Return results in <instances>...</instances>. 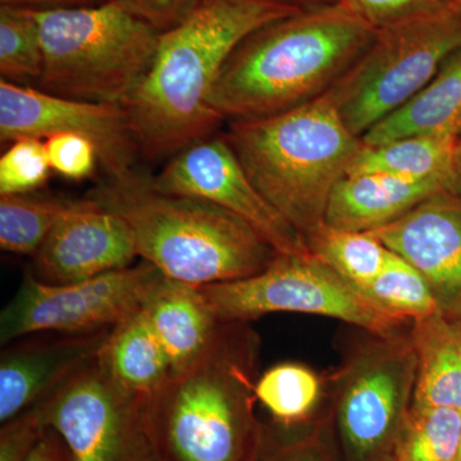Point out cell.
Here are the masks:
<instances>
[{
	"label": "cell",
	"mask_w": 461,
	"mask_h": 461,
	"mask_svg": "<svg viewBox=\"0 0 461 461\" xmlns=\"http://www.w3.org/2000/svg\"><path fill=\"white\" fill-rule=\"evenodd\" d=\"M375 29L451 9V0H341Z\"/></svg>",
	"instance_id": "4dcf8cb0"
},
{
	"label": "cell",
	"mask_w": 461,
	"mask_h": 461,
	"mask_svg": "<svg viewBox=\"0 0 461 461\" xmlns=\"http://www.w3.org/2000/svg\"><path fill=\"white\" fill-rule=\"evenodd\" d=\"M254 461H333L313 437H264Z\"/></svg>",
	"instance_id": "d6a6232c"
},
{
	"label": "cell",
	"mask_w": 461,
	"mask_h": 461,
	"mask_svg": "<svg viewBox=\"0 0 461 461\" xmlns=\"http://www.w3.org/2000/svg\"><path fill=\"white\" fill-rule=\"evenodd\" d=\"M87 198L129 223L144 262L193 286L250 277L278 256L242 218L205 200L160 193L139 172L103 182Z\"/></svg>",
	"instance_id": "5b68a950"
},
{
	"label": "cell",
	"mask_w": 461,
	"mask_h": 461,
	"mask_svg": "<svg viewBox=\"0 0 461 461\" xmlns=\"http://www.w3.org/2000/svg\"><path fill=\"white\" fill-rule=\"evenodd\" d=\"M412 348L417 375L411 409L461 411V342L444 315L415 321Z\"/></svg>",
	"instance_id": "44dd1931"
},
{
	"label": "cell",
	"mask_w": 461,
	"mask_h": 461,
	"mask_svg": "<svg viewBox=\"0 0 461 461\" xmlns=\"http://www.w3.org/2000/svg\"><path fill=\"white\" fill-rule=\"evenodd\" d=\"M382 461H393V455H390V456L386 457V459Z\"/></svg>",
	"instance_id": "60d3db41"
},
{
	"label": "cell",
	"mask_w": 461,
	"mask_h": 461,
	"mask_svg": "<svg viewBox=\"0 0 461 461\" xmlns=\"http://www.w3.org/2000/svg\"><path fill=\"white\" fill-rule=\"evenodd\" d=\"M26 461H74L62 437L47 429Z\"/></svg>",
	"instance_id": "e575fe53"
},
{
	"label": "cell",
	"mask_w": 461,
	"mask_h": 461,
	"mask_svg": "<svg viewBox=\"0 0 461 461\" xmlns=\"http://www.w3.org/2000/svg\"><path fill=\"white\" fill-rule=\"evenodd\" d=\"M320 395V379L311 369L295 363L272 366L256 384L257 399L282 424L304 420Z\"/></svg>",
	"instance_id": "83f0119b"
},
{
	"label": "cell",
	"mask_w": 461,
	"mask_h": 461,
	"mask_svg": "<svg viewBox=\"0 0 461 461\" xmlns=\"http://www.w3.org/2000/svg\"><path fill=\"white\" fill-rule=\"evenodd\" d=\"M32 12L44 56L38 87L48 93L121 105L156 56L160 32L123 0Z\"/></svg>",
	"instance_id": "8992f818"
},
{
	"label": "cell",
	"mask_w": 461,
	"mask_h": 461,
	"mask_svg": "<svg viewBox=\"0 0 461 461\" xmlns=\"http://www.w3.org/2000/svg\"><path fill=\"white\" fill-rule=\"evenodd\" d=\"M369 232L426 278L446 320H461L459 194L441 191Z\"/></svg>",
	"instance_id": "5bb4252c"
},
{
	"label": "cell",
	"mask_w": 461,
	"mask_h": 461,
	"mask_svg": "<svg viewBox=\"0 0 461 461\" xmlns=\"http://www.w3.org/2000/svg\"><path fill=\"white\" fill-rule=\"evenodd\" d=\"M445 190L448 182L444 180H409L384 173L346 175L330 195L326 224L375 230Z\"/></svg>",
	"instance_id": "e0dca14e"
},
{
	"label": "cell",
	"mask_w": 461,
	"mask_h": 461,
	"mask_svg": "<svg viewBox=\"0 0 461 461\" xmlns=\"http://www.w3.org/2000/svg\"><path fill=\"white\" fill-rule=\"evenodd\" d=\"M130 8L163 32L186 16L198 0H123Z\"/></svg>",
	"instance_id": "836d02e7"
},
{
	"label": "cell",
	"mask_w": 461,
	"mask_h": 461,
	"mask_svg": "<svg viewBox=\"0 0 461 461\" xmlns=\"http://www.w3.org/2000/svg\"><path fill=\"white\" fill-rule=\"evenodd\" d=\"M461 133V50L445 60L435 77L411 100L362 136L377 145L411 135Z\"/></svg>",
	"instance_id": "d6986e66"
},
{
	"label": "cell",
	"mask_w": 461,
	"mask_h": 461,
	"mask_svg": "<svg viewBox=\"0 0 461 461\" xmlns=\"http://www.w3.org/2000/svg\"><path fill=\"white\" fill-rule=\"evenodd\" d=\"M450 191L461 195V133L457 136L456 148L453 163V173H451Z\"/></svg>",
	"instance_id": "8d00e7d4"
},
{
	"label": "cell",
	"mask_w": 461,
	"mask_h": 461,
	"mask_svg": "<svg viewBox=\"0 0 461 461\" xmlns=\"http://www.w3.org/2000/svg\"><path fill=\"white\" fill-rule=\"evenodd\" d=\"M460 441V411L411 409L393 447V461H455Z\"/></svg>",
	"instance_id": "d4e9b609"
},
{
	"label": "cell",
	"mask_w": 461,
	"mask_h": 461,
	"mask_svg": "<svg viewBox=\"0 0 461 461\" xmlns=\"http://www.w3.org/2000/svg\"><path fill=\"white\" fill-rule=\"evenodd\" d=\"M78 200L41 194L0 195V248L32 256Z\"/></svg>",
	"instance_id": "cb8c5ba5"
},
{
	"label": "cell",
	"mask_w": 461,
	"mask_h": 461,
	"mask_svg": "<svg viewBox=\"0 0 461 461\" xmlns=\"http://www.w3.org/2000/svg\"><path fill=\"white\" fill-rule=\"evenodd\" d=\"M309 251L359 290L386 266L390 249L369 230L338 229L324 223L306 239Z\"/></svg>",
	"instance_id": "603a6c76"
},
{
	"label": "cell",
	"mask_w": 461,
	"mask_h": 461,
	"mask_svg": "<svg viewBox=\"0 0 461 461\" xmlns=\"http://www.w3.org/2000/svg\"><path fill=\"white\" fill-rule=\"evenodd\" d=\"M257 339L245 321H221L198 359L149 397L151 432L166 461H254Z\"/></svg>",
	"instance_id": "3957f363"
},
{
	"label": "cell",
	"mask_w": 461,
	"mask_h": 461,
	"mask_svg": "<svg viewBox=\"0 0 461 461\" xmlns=\"http://www.w3.org/2000/svg\"><path fill=\"white\" fill-rule=\"evenodd\" d=\"M99 362L118 386L148 399L173 373L162 342L141 312L111 330L100 350Z\"/></svg>",
	"instance_id": "ffe728a7"
},
{
	"label": "cell",
	"mask_w": 461,
	"mask_h": 461,
	"mask_svg": "<svg viewBox=\"0 0 461 461\" xmlns=\"http://www.w3.org/2000/svg\"><path fill=\"white\" fill-rule=\"evenodd\" d=\"M107 0H0L2 5L29 9H58L86 7L100 5Z\"/></svg>",
	"instance_id": "d590c367"
},
{
	"label": "cell",
	"mask_w": 461,
	"mask_h": 461,
	"mask_svg": "<svg viewBox=\"0 0 461 461\" xmlns=\"http://www.w3.org/2000/svg\"><path fill=\"white\" fill-rule=\"evenodd\" d=\"M47 427L36 408L21 412L2 423L0 429V461H26Z\"/></svg>",
	"instance_id": "1f68e13d"
},
{
	"label": "cell",
	"mask_w": 461,
	"mask_h": 461,
	"mask_svg": "<svg viewBox=\"0 0 461 461\" xmlns=\"http://www.w3.org/2000/svg\"><path fill=\"white\" fill-rule=\"evenodd\" d=\"M76 133L89 139L98 150L99 166L107 180L136 175L141 156L120 104L65 98L35 86L0 81V140L50 138Z\"/></svg>",
	"instance_id": "8fae6325"
},
{
	"label": "cell",
	"mask_w": 461,
	"mask_h": 461,
	"mask_svg": "<svg viewBox=\"0 0 461 461\" xmlns=\"http://www.w3.org/2000/svg\"><path fill=\"white\" fill-rule=\"evenodd\" d=\"M220 321H247L271 313L336 318L381 336L406 320L388 313L313 254H278L264 271L200 287Z\"/></svg>",
	"instance_id": "ba28073f"
},
{
	"label": "cell",
	"mask_w": 461,
	"mask_h": 461,
	"mask_svg": "<svg viewBox=\"0 0 461 461\" xmlns=\"http://www.w3.org/2000/svg\"><path fill=\"white\" fill-rule=\"evenodd\" d=\"M456 136L411 135L363 144L348 175L384 173L409 180H444L450 190Z\"/></svg>",
	"instance_id": "7402d4cb"
},
{
	"label": "cell",
	"mask_w": 461,
	"mask_h": 461,
	"mask_svg": "<svg viewBox=\"0 0 461 461\" xmlns=\"http://www.w3.org/2000/svg\"><path fill=\"white\" fill-rule=\"evenodd\" d=\"M417 357L409 344L377 348L360 357L344 384L339 427L353 461H382L393 455L414 393Z\"/></svg>",
	"instance_id": "7c38bea8"
},
{
	"label": "cell",
	"mask_w": 461,
	"mask_h": 461,
	"mask_svg": "<svg viewBox=\"0 0 461 461\" xmlns=\"http://www.w3.org/2000/svg\"><path fill=\"white\" fill-rule=\"evenodd\" d=\"M455 461H461V441H460V446H459V451H457L456 460H455Z\"/></svg>",
	"instance_id": "ab89813d"
},
{
	"label": "cell",
	"mask_w": 461,
	"mask_h": 461,
	"mask_svg": "<svg viewBox=\"0 0 461 461\" xmlns=\"http://www.w3.org/2000/svg\"><path fill=\"white\" fill-rule=\"evenodd\" d=\"M150 182L160 193L205 200L238 215L281 256L311 254L304 239L254 186L223 135L184 149Z\"/></svg>",
	"instance_id": "4fadbf2b"
},
{
	"label": "cell",
	"mask_w": 461,
	"mask_h": 461,
	"mask_svg": "<svg viewBox=\"0 0 461 461\" xmlns=\"http://www.w3.org/2000/svg\"><path fill=\"white\" fill-rule=\"evenodd\" d=\"M451 11L461 14V0H451Z\"/></svg>",
	"instance_id": "f35d334b"
},
{
	"label": "cell",
	"mask_w": 461,
	"mask_h": 461,
	"mask_svg": "<svg viewBox=\"0 0 461 461\" xmlns=\"http://www.w3.org/2000/svg\"><path fill=\"white\" fill-rule=\"evenodd\" d=\"M377 29L344 2L302 11L248 36L227 59L211 104L223 120L286 112L329 91Z\"/></svg>",
	"instance_id": "7a4b0ae2"
},
{
	"label": "cell",
	"mask_w": 461,
	"mask_h": 461,
	"mask_svg": "<svg viewBox=\"0 0 461 461\" xmlns=\"http://www.w3.org/2000/svg\"><path fill=\"white\" fill-rule=\"evenodd\" d=\"M111 330L35 333L3 345L0 421L5 423L29 411L65 386L99 357Z\"/></svg>",
	"instance_id": "2e32d148"
},
{
	"label": "cell",
	"mask_w": 461,
	"mask_h": 461,
	"mask_svg": "<svg viewBox=\"0 0 461 461\" xmlns=\"http://www.w3.org/2000/svg\"><path fill=\"white\" fill-rule=\"evenodd\" d=\"M140 312L162 342L173 373L198 359L221 324L200 287L166 276L149 294Z\"/></svg>",
	"instance_id": "ac0fdd59"
},
{
	"label": "cell",
	"mask_w": 461,
	"mask_h": 461,
	"mask_svg": "<svg viewBox=\"0 0 461 461\" xmlns=\"http://www.w3.org/2000/svg\"><path fill=\"white\" fill-rule=\"evenodd\" d=\"M50 172L44 140L25 138L11 142L0 157V195L38 191Z\"/></svg>",
	"instance_id": "f1b7e54d"
},
{
	"label": "cell",
	"mask_w": 461,
	"mask_h": 461,
	"mask_svg": "<svg viewBox=\"0 0 461 461\" xmlns=\"http://www.w3.org/2000/svg\"><path fill=\"white\" fill-rule=\"evenodd\" d=\"M303 8L287 0H198L160 32L147 74L122 103L142 157H173L211 138L223 118L211 96L230 54L262 27Z\"/></svg>",
	"instance_id": "6da1fadb"
},
{
	"label": "cell",
	"mask_w": 461,
	"mask_h": 461,
	"mask_svg": "<svg viewBox=\"0 0 461 461\" xmlns=\"http://www.w3.org/2000/svg\"><path fill=\"white\" fill-rule=\"evenodd\" d=\"M461 50V14L446 9L377 30L375 39L330 87L346 126L362 139L420 93Z\"/></svg>",
	"instance_id": "52a82bcc"
},
{
	"label": "cell",
	"mask_w": 461,
	"mask_h": 461,
	"mask_svg": "<svg viewBox=\"0 0 461 461\" xmlns=\"http://www.w3.org/2000/svg\"><path fill=\"white\" fill-rule=\"evenodd\" d=\"M147 402L118 386L98 357L33 408L62 437L74 461H166Z\"/></svg>",
	"instance_id": "9c48e42d"
},
{
	"label": "cell",
	"mask_w": 461,
	"mask_h": 461,
	"mask_svg": "<svg viewBox=\"0 0 461 461\" xmlns=\"http://www.w3.org/2000/svg\"><path fill=\"white\" fill-rule=\"evenodd\" d=\"M223 136L263 198L305 242L326 223L330 195L363 147L330 89L282 113L230 121Z\"/></svg>",
	"instance_id": "277c9868"
},
{
	"label": "cell",
	"mask_w": 461,
	"mask_h": 461,
	"mask_svg": "<svg viewBox=\"0 0 461 461\" xmlns=\"http://www.w3.org/2000/svg\"><path fill=\"white\" fill-rule=\"evenodd\" d=\"M363 293L388 313L403 320L420 321L441 314L426 278L393 251L384 268Z\"/></svg>",
	"instance_id": "4316f807"
},
{
	"label": "cell",
	"mask_w": 461,
	"mask_h": 461,
	"mask_svg": "<svg viewBox=\"0 0 461 461\" xmlns=\"http://www.w3.org/2000/svg\"><path fill=\"white\" fill-rule=\"evenodd\" d=\"M44 142L51 171L68 180H86L99 166L95 145L84 136L56 133L45 139Z\"/></svg>",
	"instance_id": "f546056e"
},
{
	"label": "cell",
	"mask_w": 461,
	"mask_h": 461,
	"mask_svg": "<svg viewBox=\"0 0 461 461\" xmlns=\"http://www.w3.org/2000/svg\"><path fill=\"white\" fill-rule=\"evenodd\" d=\"M287 2L294 3V5H296L295 2H297V0H287ZM302 2L318 3V5H333V3L341 2V0H302Z\"/></svg>",
	"instance_id": "74e56055"
},
{
	"label": "cell",
	"mask_w": 461,
	"mask_h": 461,
	"mask_svg": "<svg viewBox=\"0 0 461 461\" xmlns=\"http://www.w3.org/2000/svg\"><path fill=\"white\" fill-rule=\"evenodd\" d=\"M165 277L150 263L130 266L74 284L50 285L27 269L0 315V341L35 333H90L111 330L140 312Z\"/></svg>",
	"instance_id": "30bf717a"
},
{
	"label": "cell",
	"mask_w": 461,
	"mask_h": 461,
	"mask_svg": "<svg viewBox=\"0 0 461 461\" xmlns=\"http://www.w3.org/2000/svg\"><path fill=\"white\" fill-rule=\"evenodd\" d=\"M138 257L129 223L85 198L50 230L30 271L45 284H74L127 268Z\"/></svg>",
	"instance_id": "9a60e30c"
},
{
	"label": "cell",
	"mask_w": 461,
	"mask_h": 461,
	"mask_svg": "<svg viewBox=\"0 0 461 461\" xmlns=\"http://www.w3.org/2000/svg\"><path fill=\"white\" fill-rule=\"evenodd\" d=\"M44 56L38 23L32 9L0 7V74L2 80L38 87Z\"/></svg>",
	"instance_id": "484cf974"
}]
</instances>
